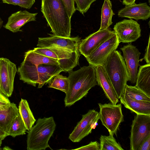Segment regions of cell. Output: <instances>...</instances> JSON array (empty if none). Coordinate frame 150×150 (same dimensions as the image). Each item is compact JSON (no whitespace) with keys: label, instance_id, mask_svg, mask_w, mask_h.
Instances as JSON below:
<instances>
[{"label":"cell","instance_id":"cell-1","mask_svg":"<svg viewBox=\"0 0 150 150\" xmlns=\"http://www.w3.org/2000/svg\"><path fill=\"white\" fill-rule=\"evenodd\" d=\"M63 71L58 62L30 50L25 52L23 61L17 72L24 83L41 88L54 77Z\"/></svg>","mask_w":150,"mask_h":150},{"label":"cell","instance_id":"cell-2","mask_svg":"<svg viewBox=\"0 0 150 150\" xmlns=\"http://www.w3.org/2000/svg\"><path fill=\"white\" fill-rule=\"evenodd\" d=\"M95 68L89 64L68 72L69 86L64 99L65 107H70L81 99L97 85Z\"/></svg>","mask_w":150,"mask_h":150},{"label":"cell","instance_id":"cell-3","mask_svg":"<svg viewBox=\"0 0 150 150\" xmlns=\"http://www.w3.org/2000/svg\"><path fill=\"white\" fill-rule=\"evenodd\" d=\"M41 11L52 35L71 37V18L62 0H42Z\"/></svg>","mask_w":150,"mask_h":150},{"label":"cell","instance_id":"cell-4","mask_svg":"<svg viewBox=\"0 0 150 150\" xmlns=\"http://www.w3.org/2000/svg\"><path fill=\"white\" fill-rule=\"evenodd\" d=\"M120 99L129 81L126 64L121 52L113 51L102 66Z\"/></svg>","mask_w":150,"mask_h":150},{"label":"cell","instance_id":"cell-5","mask_svg":"<svg viewBox=\"0 0 150 150\" xmlns=\"http://www.w3.org/2000/svg\"><path fill=\"white\" fill-rule=\"evenodd\" d=\"M56 126L53 117L38 118L35 125L28 132L27 149L42 150L50 148L48 143Z\"/></svg>","mask_w":150,"mask_h":150},{"label":"cell","instance_id":"cell-6","mask_svg":"<svg viewBox=\"0 0 150 150\" xmlns=\"http://www.w3.org/2000/svg\"><path fill=\"white\" fill-rule=\"evenodd\" d=\"M98 105L99 119L102 125L108 130L109 134H116L120 124L124 121L121 104L99 103Z\"/></svg>","mask_w":150,"mask_h":150},{"label":"cell","instance_id":"cell-7","mask_svg":"<svg viewBox=\"0 0 150 150\" xmlns=\"http://www.w3.org/2000/svg\"><path fill=\"white\" fill-rule=\"evenodd\" d=\"M130 132V149L138 150L150 136V115L137 114L132 121Z\"/></svg>","mask_w":150,"mask_h":150},{"label":"cell","instance_id":"cell-8","mask_svg":"<svg viewBox=\"0 0 150 150\" xmlns=\"http://www.w3.org/2000/svg\"><path fill=\"white\" fill-rule=\"evenodd\" d=\"M17 71L15 64L6 58H0V92L7 98L11 97L13 93Z\"/></svg>","mask_w":150,"mask_h":150},{"label":"cell","instance_id":"cell-9","mask_svg":"<svg viewBox=\"0 0 150 150\" xmlns=\"http://www.w3.org/2000/svg\"><path fill=\"white\" fill-rule=\"evenodd\" d=\"M99 120L98 112L93 109L89 110L86 114L82 115L81 119L69 134V139L74 142H80L91 133Z\"/></svg>","mask_w":150,"mask_h":150},{"label":"cell","instance_id":"cell-10","mask_svg":"<svg viewBox=\"0 0 150 150\" xmlns=\"http://www.w3.org/2000/svg\"><path fill=\"white\" fill-rule=\"evenodd\" d=\"M113 30L120 43H131L141 36L140 25L132 19H124L116 23Z\"/></svg>","mask_w":150,"mask_h":150},{"label":"cell","instance_id":"cell-11","mask_svg":"<svg viewBox=\"0 0 150 150\" xmlns=\"http://www.w3.org/2000/svg\"><path fill=\"white\" fill-rule=\"evenodd\" d=\"M115 34L114 30H110L108 28L98 30L81 41L79 48V52L86 58L104 42Z\"/></svg>","mask_w":150,"mask_h":150},{"label":"cell","instance_id":"cell-12","mask_svg":"<svg viewBox=\"0 0 150 150\" xmlns=\"http://www.w3.org/2000/svg\"><path fill=\"white\" fill-rule=\"evenodd\" d=\"M120 43L115 34L102 43L86 58L89 64L95 67L102 66L110 54L116 50Z\"/></svg>","mask_w":150,"mask_h":150},{"label":"cell","instance_id":"cell-13","mask_svg":"<svg viewBox=\"0 0 150 150\" xmlns=\"http://www.w3.org/2000/svg\"><path fill=\"white\" fill-rule=\"evenodd\" d=\"M120 49L123 53L129 76V81L132 83L136 82L139 65V58L141 52L131 43L124 45Z\"/></svg>","mask_w":150,"mask_h":150},{"label":"cell","instance_id":"cell-14","mask_svg":"<svg viewBox=\"0 0 150 150\" xmlns=\"http://www.w3.org/2000/svg\"><path fill=\"white\" fill-rule=\"evenodd\" d=\"M81 41L79 36L67 38L52 35L49 37L39 38L37 46L40 47H57L75 51L79 50Z\"/></svg>","mask_w":150,"mask_h":150},{"label":"cell","instance_id":"cell-15","mask_svg":"<svg viewBox=\"0 0 150 150\" xmlns=\"http://www.w3.org/2000/svg\"><path fill=\"white\" fill-rule=\"evenodd\" d=\"M48 48L56 54L59 64L63 71L68 73L79 65L80 57L79 50L74 51L57 47Z\"/></svg>","mask_w":150,"mask_h":150},{"label":"cell","instance_id":"cell-16","mask_svg":"<svg viewBox=\"0 0 150 150\" xmlns=\"http://www.w3.org/2000/svg\"><path fill=\"white\" fill-rule=\"evenodd\" d=\"M38 13H30L25 10L13 13L8 17L4 28L13 33L22 31L20 28L27 23L36 21Z\"/></svg>","mask_w":150,"mask_h":150},{"label":"cell","instance_id":"cell-17","mask_svg":"<svg viewBox=\"0 0 150 150\" xmlns=\"http://www.w3.org/2000/svg\"><path fill=\"white\" fill-rule=\"evenodd\" d=\"M118 16L130 19L145 20L150 17V7L146 3L125 5L118 11Z\"/></svg>","mask_w":150,"mask_h":150},{"label":"cell","instance_id":"cell-18","mask_svg":"<svg viewBox=\"0 0 150 150\" xmlns=\"http://www.w3.org/2000/svg\"><path fill=\"white\" fill-rule=\"evenodd\" d=\"M95 68L97 84L102 88L111 103L116 104L118 102L119 99L103 68L102 66H98Z\"/></svg>","mask_w":150,"mask_h":150},{"label":"cell","instance_id":"cell-19","mask_svg":"<svg viewBox=\"0 0 150 150\" xmlns=\"http://www.w3.org/2000/svg\"><path fill=\"white\" fill-rule=\"evenodd\" d=\"M19 114L18 108L13 103L0 107V128L7 134L13 122Z\"/></svg>","mask_w":150,"mask_h":150},{"label":"cell","instance_id":"cell-20","mask_svg":"<svg viewBox=\"0 0 150 150\" xmlns=\"http://www.w3.org/2000/svg\"><path fill=\"white\" fill-rule=\"evenodd\" d=\"M120 99L125 108L137 114L150 115V102L133 100L123 95Z\"/></svg>","mask_w":150,"mask_h":150},{"label":"cell","instance_id":"cell-21","mask_svg":"<svg viewBox=\"0 0 150 150\" xmlns=\"http://www.w3.org/2000/svg\"><path fill=\"white\" fill-rule=\"evenodd\" d=\"M150 64L140 66L135 86L150 96Z\"/></svg>","mask_w":150,"mask_h":150},{"label":"cell","instance_id":"cell-22","mask_svg":"<svg viewBox=\"0 0 150 150\" xmlns=\"http://www.w3.org/2000/svg\"><path fill=\"white\" fill-rule=\"evenodd\" d=\"M18 109L19 114L26 129L29 131L33 127L36 120L26 100L21 99L19 103Z\"/></svg>","mask_w":150,"mask_h":150},{"label":"cell","instance_id":"cell-23","mask_svg":"<svg viewBox=\"0 0 150 150\" xmlns=\"http://www.w3.org/2000/svg\"><path fill=\"white\" fill-rule=\"evenodd\" d=\"M115 14L110 0H104L101 8L100 26L99 30L108 28L112 23V18Z\"/></svg>","mask_w":150,"mask_h":150},{"label":"cell","instance_id":"cell-24","mask_svg":"<svg viewBox=\"0 0 150 150\" xmlns=\"http://www.w3.org/2000/svg\"><path fill=\"white\" fill-rule=\"evenodd\" d=\"M122 95L133 100L150 102V96L135 86L127 84Z\"/></svg>","mask_w":150,"mask_h":150},{"label":"cell","instance_id":"cell-25","mask_svg":"<svg viewBox=\"0 0 150 150\" xmlns=\"http://www.w3.org/2000/svg\"><path fill=\"white\" fill-rule=\"evenodd\" d=\"M100 150H124L121 145L117 143L113 135H101L99 139Z\"/></svg>","mask_w":150,"mask_h":150},{"label":"cell","instance_id":"cell-26","mask_svg":"<svg viewBox=\"0 0 150 150\" xmlns=\"http://www.w3.org/2000/svg\"><path fill=\"white\" fill-rule=\"evenodd\" d=\"M48 83V87L60 90L65 93L69 86V80L68 77L59 74L54 77Z\"/></svg>","mask_w":150,"mask_h":150},{"label":"cell","instance_id":"cell-27","mask_svg":"<svg viewBox=\"0 0 150 150\" xmlns=\"http://www.w3.org/2000/svg\"><path fill=\"white\" fill-rule=\"evenodd\" d=\"M27 129L21 117L19 114L13 122L8 132V136L13 137L25 134Z\"/></svg>","mask_w":150,"mask_h":150},{"label":"cell","instance_id":"cell-28","mask_svg":"<svg viewBox=\"0 0 150 150\" xmlns=\"http://www.w3.org/2000/svg\"><path fill=\"white\" fill-rule=\"evenodd\" d=\"M96 0H74L76 5V10L82 15L86 13L90 8L91 4Z\"/></svg>","mask_w":150,"mask_h":150},{"label":"cell","instance_id":"cell-29","mask_svg":"<svg viewBox=\"0 0 150 150\" xmlns=\"http://www.w3.org/2000/svg\"><path fill=\"white\" fill-rule=\"evenodd\" d=\"M3 2L8 4L18 5L26 9L30 8L35 2V0H2Z\"/></svg>","mask_w":150,"mask_h":150},{"label":"cell","instance_id":"cell-30","mask_svg":"<svg viewBox=\"0 0 150 150\" xmlns=\"http://www.w3.org/2000/svg\"><path fill=\"white\" fill-rule=\"evenodd\" d=\"M35 52L45 56L53 58L57 61V57L55 53L49 48L37 47L33 50Z\"/></svg>","mask_w":150,"mask_h":150},{"label":"cell","instance_id":"cell-31","mask_svg":"<svg viewBox=\"0 0 150 150\" xmlns=\"http://www.w3.org/2000/svg\"><path fill=\"white\" fill-rule=\"evenodd\" d=\"M70 17L71 18L76 10L74 0H62Z\"/></svg>","mask_w":150,"mask_h":150},{"label":"cell","instance_id":"cell-32","mask_svg":"<svg viewBox=\"0 0 150 150\" xmlns=\"http://www.w3.org/2000/svg\"><path fill=\"white\" fill-rule=\"evenodd\" d=\"M73 150H100V143L97 141L91 142L88 144Z\"/></svg>","mask_w":150,"mask_h":150},{"label":"cell","instance_id":"cell-33","mask_svg":"<svg viewBox=\"0 0 150 150\" xmlns=\"http://www.w3.org/2000/svg\"><path fill=\"white\" fill-rule=\"evenodd\" d=\"M150 36H149L147 45L145 50V52L144 55V59L146 62V64H150Z\"/></svg>","mask_w":150,"mask_h":150},{"label":"cell","instance_id":"cell-34","mask_svg":"<svg viewBox=\"0 0 150 150\" xmlns=\"http://www.w3.org/2000/svg\"><path fill=\"white\" fill-rule=\"evenodd\" d=\"M138 150H150V136L143 142Z\"/></svg>","mask_w":150,"mask_h":150},{"label":"cell","instance_id":"cell-35","mask_svg":"<svg viewBox=\"0 0 150 150\" xmlns=\"http://www.w3.org/2000/svg\"><path fill=\"white\" fill-rule=\"evenodd\" d=\"M10 103L8 98L6 97L0 92V107L9 104Z\"/></svg>","mask_w":150,"mask_h":150},{"label":"cell","instance_id":"cell-36","mask_svg":"<svg viewBox=\"0 0 150 150\" xmlns=\"http://www.w3.org/2000/svg\"><path fill=\"white\" fill-rule=\"evenodd\" d=\"M136 0H123L122 4L125 5L132 4L135 3Z\"/></svg>","mask_w":150,"mask_h":150},{"label":"cell","instance_id":"cell-37","mask_svg":"<svg viewBox=\"0 0 150 150\" xmlns=\"http://www.w3.org/2000/svg\"><path fill=\"white\" fill-rule=\"evenodd\" d=\"M7 136V134L0 128V139L2 140Z\"/></svg>","mask_w":150,"mask_h":150},{"label":"cell","instance_id":"cell-38","mask_svg":"<svg viewBox=\"0 0 150 150\" xmlns=\"http://www.w3.org/2000/svg\"><path fill=\"white\" fill-rule=\"evenodd\" d=\"M3 23V21L0 17V29L2 26Z\"/></svg>","mask_w":150,"mask_h":150},{"label":"cell","instance_id":"cell-39","mask_svg":"<svg viewBox=\"0 0 150 150\" xmlns=\"http://www.w3.org/2000/svg\"><path fill=\"white\" fill-rule=\"evenodd\" d=\"M3 149V150H10V149H10L9 147L8 146H5L4 147Z\"/></svg>","mask_w":150,"mask_h":150},{"label":"cell","instance_id":"cell-40","mask_svg":"<svg viewBox=\"0 0 150 150\" xmlns=\"http://www.w3.org/2000/svg\"><path fill=\"white\" fill-rule=\"evenodd\" d=\"M2 142V140L0 139V149Z\"/></svg>","mask_w":150,"mask_h":150}]
</instances>
